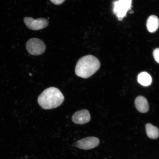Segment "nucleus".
Here are the masks:
<instances>
[{"label":"nucleus","mask_w":159,"mask_h":159,"mask_svg":"<svg viewBox=\"0 0 159 159\" xmlns=\"http://www.w3.org/2000/svg\"><path fill=\"white\" fill-rule=\"evenodd\" d=\"M100 66V61L96 57L90 55L84 56L77 61L75 72L77 76L87 79L95 74Z\"/></svg>","instance_id":"nucleus-1"},{"label":"nucleus","mask_w":159,"mask_h":159,"mask_svg":"<svg viewBox=\"0 0 159 159\" xmlns=\"http://www.w3.org/2000/svg\"><path fill=\"white\" fill-rule=\"evenodd\" d=\"M64 99V96L58 89L50 87L46 89L39 95L38 102L42 108L51 109L60 106Z\"/></svg>","instance_id":"nucleus-2"},{"label":"nucleus","mask_w":159,"mask_h":159,"mask_svg":"<svg viewBox=\"0 0 159 159\" xmlns=\"http://www.w3.org/2000/svg\"><path fill=\"white\" fill-rule=\"evenodd\" d=\"M26 48L30 54L37 56L42 54L45 52L46 45L40 39L33 38L28 41L26 44Z\"/></svg>","instance_id":"nucleus-3"},{"label":"nucleus","mask_w":159,"mask_h":159,"mask_svg":"<svg viewBox=\"0 0 159 159\" xmlns=\"http://www.w3.org/2000/svg\"><path fill=\"white\" fill-rule=\"evenodd\" d=\"M132 0H118L113 3V12L119 20L126 16L127 13L132 7Z\"/></svg>","instance_id":"nucleus-4"},{"label":"nucleus","mask_w":159,"mask_h":159,"mask_svg":"<svg viewBox=\"0 0 159 159\" xmlns=\"http://www.w3.org/2000/svg\"><path fill=\"white\" fill-rule=\"evenodd\" d=\"M24 21L29 29L35 31L44 29L49 25L48 20L43 18L34 19L27 17L24 19Z\"/></svg>","instance_id":"nucleus-5"},{"label":"nucleus","mask_w":159,"mask_h":159,"mask_svg":"<svg viewBox=\"0 0 159 159\" xmlns=\"http://www.w3.org/2000/svg\"><path fill=\"white\" fill-rule=\"evenodd\" d=\"M99 140L94 137H89L77 141L75 143L76 148L83 150H88L98 146Z\"/></svg>","instance_id":"nucleus-6"},{"label":"nucleus","mask_w":159,"mask_h":159,"mask_svg":"<svg viewBox=\"0 0 159 159\" xmlns=\"http://www.w3.org/2000/svg\"><path fill=\"white\" fill-rule=\"evenodd\" d=\"M91 120L89 111L87 109H83L75 112L72 116V120L75 124L83 125L88 123Z\"/></svg>","instance_id":"nucleus-7"},{"label":"nucleus","mask_w":159,"mask_h":159,"mask_svg":"<svg viewBox=\"0 0 159 159\" xmlns=\"http://www.w3.org/2000/svg\"><path fill=\"white\" fill-rule=\"evenodd\" d=\"M135 104L137 110L141 113H146L149 110L148 101L144 97L139 96L137 97L135 99Z\"/></svg>","instance_id":"nucleus-8"},{"label":"nucleus","mask_w":159,"mask_h":159,"mask_svg":"<svg viewBox=\"0 0 159 159\" xmlns=\"http://www.w3.org/2000/svg\"><path fill=\"white\" fill-rule=\"evenodd\" d=\"M159 27V19L157 16L152 15L148 18L147 21V27L150 33H154Z\"/></svg>","instance_id":"nucleus-9"},{"label":"nucleus","mask_w":159,"mask_h":159,"mask_svg":"<svg viewBox=\"0 0 159 159\" xmlns=\"http://www.w3.org/2000/svg\"><path fill=\"white\" fill-rule=\"evenodd\" d=\"M138 81L139 84L143 86H148L152 84V79L148 73L143 72L139 75Z\"/></svg>","instance_id":"nucleus-10"},{"label":"nucleus","mask_w":159,"mask_h":159,"mask_svg":"<svg viewBox=\"0 0 159 159\" xmlns=\"http://www.w3.org/2000/svg\"><path fill=\"white\" fill-rule=\"evenodd\" d=\"M146 134L149 138L155 139L159 137V130L157 127L152 124H148L146 125Z\"/></svg>","instance_id":"nucleus-11"},{"label":"nucleus","mask_w":159,"mask_h":159,"mask_svg":"<svg viewBox=\"0 0 159 159\" xmlns=\"http://www.w3.org/2000/svg\"><path fill=\"white\" fill-rule=\"evenodd\" d=\"M153 55L155 61L159 64V48L155 49L153 52Z\"/></svg>","instance_id":"nucleus-12"},{"label":"nucleus","mask_w":159,"mask_h":159,"mask_svg":"<svg viewBox=\"0 0 159 159\" xmlns=\"http://www.w3.org/2000/svg\"><path fill=\"white\" fill-rule=\"evenodd\" d=\"M65 0H50L52 3L55 5H59L64 2Z\"/></svg>","instance_id":"nucleus-13"}]
</instances>
